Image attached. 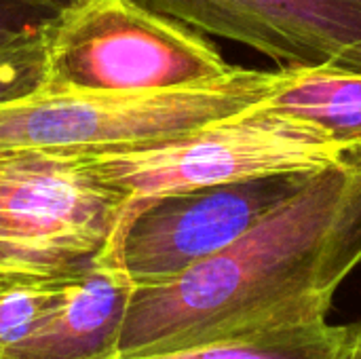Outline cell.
<instances>
[{
    "label": "cell",
    "instance_id": "30bf717a",
    "mask_svg": "<svg viewBox=\"0 0 361 359\" xmlns=\"http://www.w3.org/2000/svg\"><path fill=\"white\" fill-rule=\"evenodd\" d=\"M353 326L328 320L228 339L182 351L118 359H347Z\"/></svg>",
    "mask_w": 361,
    "mask_h": 359
},
{
    "label": "cell",
    "instance_id": "5bb4252c",
    "mask_svg": "<svg viewBox=\"0 0 361 359\" xmlns=\"http://www.w3.org/2000/svg\"><path fill=\"white\" fill-rule=\"evenodd\" d=\"M334 66L343 68V70H353V72H361V44L355 47L353 51H349L345 57H341Z\"/></svg>",
    "mask_w": 361,
    "mask_h": 359
},
{
    "label": "cell",
    "instance_id": "6da1fadb",
    "mask_svg": "<svg viewBox=\"0 0 361 359\" xmlns=\"http://www.w3.org/2000/svg\"><path fill=\"white\" fill-rule=\"evenodd\" d=\"M360 262L361 152H353L220 254L165 284L133 286L118 358L324 322Z\"/></svg>",
    "mask_w": 361,
    "mask_h": 359
},
{
    "label": "cell",
    "instance_id": "52a82bcc",
    "mask_svg": "<svg viewBox=\"0 0 361 359\" xmlns=\"http://www.w3.org/2000/svg\"><path fill=\"white\" fill-rule=\"evenodd\" d=\"M283 66H334L361 44V0H135Z\"/></svg>",
    "mask_w": 361,
    "mask_h": 359
},
{
    "label": "cell",
    "instance_id": "7a4b0ae2",
    "mask_svg": "<svg viewBox=\"0 0 361 359\" xmlns=\"http://www.w3.org/2000/svg\"><path fill=\"white\" fill-rule=\"evenodd\" d=\"M281 70L228 72L186 87L123 93H38L0 106V154L102 157L163 146L262 104Z\"/></svg>",
    "mask_w": 361,
    "mask_h": 359
},
{
    "label": "cell",
    "instance_id": "9c48e42d",
    "mask_svg": "<svg viewBox=\"0 0 361 359\" xmlns=\"http://www.w3.org/2000/svg\"><path fill=\"white\" fill-rule=\"evenodd\" d=\"M258 106L302 118L361 152V72L286 66L281 85Z\"/></svg>",
    "mask_w": 361,
    "mask_h": 359
},
{
    "label": "cell",
    "instance_id": "8fae6325",
    "mask_svg": "<svg viewBox=\"0 0 361 359\" xmlns=\"http://www.w3.org/2000/svg\"><path fill=\"white\" fill-rule=\"evenodd\" d=\"M82 273H0V358L66 303Z\"/></svg>",
    "mask_w": 361,
    "mask_h": 359
},
{
    "label": "cell",
    "instance_id": "7c38bea8",
    "mask_svg": "<svg viewBox=\"0 0 361 359\" xmlns=\"http://www.w3.org/2000/svg\"><path fill=\"white\" fill-rule=\"evenodd\" d=\"M44 25L0 44V106L17 99L34 97L44 91L47 87Z\"/></svg>",
    "mask_w": 361,
    "mask_h": 359
},
{
    "label": "cell",
    "instance_id": "2e32d148",
    "mask_svg": "<svg viewBox=\"0 0 361 359\" xmlns=\"http://www.w3.org/2000/svg\"><path fill=\"white\" fill-rule=\"evenodd\" d=\"M25 2L36 4V6H42V8H49V11H59L70 0H25Z\"/></svg>",
    "mask_w": 361,
    "mask_h": 359
},
{
    "label": "cell",
    "instance_id": "9a60e30c",
    "mask_svg": "<svg viewBox=\"0 0 361 359\" xmlns=\"http://www.w3.org/2000/svg\"><path fill=\"white\" fill-rule=\"evenodd\" d=\"M347 359H361V320L353 324V334H351V349Z\"/></svg>",
    "mask_w": 361,
    "mask_h": 359
},
{
    "label": "cell",
    "instance_id": "277c9868",
    "mask_svg": "<svg viewBox=\"0 0 361 359\" xmlns=\"http://www.w3.org/2000/svg\"><path fill=\"white\" fill-rule=\"evenodd\" d=\"M353 154L324 129L260 106L176 142L102 157H78L131 201L281 174H315Z\"/></svg>",
    "mask_w": 361,
    "mask_h": 359
},
{
    "label": "cell",
    "instance_id": "ba28073f",
    "mask_svg": "<svg viewBox=\"0 0 361 359\" xmlns=\"http://www.w3.org/2000/svg\"><path fill=\"white\" fill-rule=\"evenodd\" d=\"M131 290L114 262L85 271L66 303L0 359H118Z\"/></svg>",
    "mask_w": 361,
    "mask_h": 359
},
{
    "label": "cell",
    "instance_id": "3957f363",
    "mask_svg": "<svg viewBox=\"0 0 361 359\" xmlns=\"http://www.w3.org/2000/svg\"><path fill=\"white\" fill-rule=\"evenodd\" d=\"M44 34L42 93H150L233 68L192 28L135 0H70L51 15Z\"/></svg>",
    "mask_w": 361,
    "mask_h": 359
},
{
    "label": "cell",
    "instance_id": "5b68a950",
    "mask_svg": "<svg viewBox=\"0 0 361 359\" xmlns=\"http://www.w3.org/2000/svg\"><path fill=\"white\" fill-rule=\"evenodd\" d=\"M129 205L78 157L0 154V273L74 275L110 262Z\"/></svg>",
    "mask_w": 361,
    "mask_h": 359
},
{
    "label": "cell",
    "instance_id": "8992f818",
    "mask_svg": "<svg viewBox=\"0 0 361 359\" xmlns=\"http://www.w3.org/2000/svg\"><path fill=\"white\" fill-rule=\"evenodd\" d=\"M315 174H281L131 201L110 262L133 286L176 279L247 235Z\"/></svg>",
    "mask_w": 361,
    "mask_h": 359
},
{
    "label": "cell",
    "instance_id": "4fadbf2b",
    "mask_svg": "<svg viewBox=\"0 0 361 359\" xmlns=\"http://www.w3.org/2000/svg\"><path fill=\"white\" fill-rule=\"evenodd\" d=\"M53 13L25 0H0V44L44 25Z\"/></svg>",
    "mask_w": 361,
    "mask_h": 359
}]
</instances>
